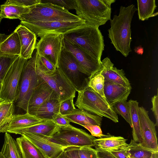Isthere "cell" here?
<instances>
[{"label": "cell", "mask_w": 158, "mask_h": 158, "mask_svg": "<svg viewBox=\"0 0 158 158\" xmlns=\"http://www.w3.org/2000/svg\"><path fill=\"white\" fill-rule=\"evenodd\" d=\"M152 107L151 110L153 113L156 119L155 126L158 125V92L157 90L156 95H154L152 98Z\"/></svg>", "instance_id": "obj_41"}, {"label": "cell", "mask_w": 158, "mask_h": 158, "mask_svg": "<svg viewBox=\"0 0 158 158\" xmlns=\"http://www.w3.org/2000/svg\"><path fill=\"white\" fill-rule=\"evenodd\" d=\"M135 52L138 55H142L143 52V48L141 46L135 47L134 49Z\"/></svg>", "instance_id": "obj_47"}, {"label": "cell", "mask_w": 158, "mask_h": 158, "mask_svg": "<svg viewBox=\"0 0 158 158\" xmlns=\"http://www.w3.org/2000/svg\"><path fill=\"white\" fill-rule=\"evenodd\" d=\"M63 116L70 123H76L83 127L90 125L101 127L102 120V117L79 108H76L68 114Z\"/></svg>", "instance_id": "obj_22"}, {"label": "cell", "mask_w": 158, "mask_h": 158, "mask_svg": "<svg viewBox=\"0 0 158 158\" xmlns=\"http://www.w3.org/2000/svg\"><path fill=\"white\" fill-rule=\"evenodd\" d=\"M22 158H48L28 139L23 136L16 139Z\"/></svg>", "instance_id": "obj_27"}, {"label": "cell", "mask_w": 158, "mask_h": 158, "mask_svg": "<svg viewBox=\"0 0 158 158\" xmlns=\"http://www.w3.org/2000/svg\"><path fill=\"white\" fill-rule=\"evenodd\" d=\"M42 3H48L62 7L69 10H76L77 3L76 0H41Z\"/></svg>", "instance_id": "obj_37"}, {"label": "cell", "mask_w": 158, "mask_h": 158, "mask_svg": "<svg viewBox=\"0 0 158 158\" xmlns=\"http://www.w3.org/2000/svg\"><path fill=\"white\" fill-rule=\"evenodd\" d=\"M0 158H5L0 152Z\"/></svg>", "instance_id": "obj_50"}, {"label": "cell", "mask_w": 158, "mask_h": 158, "mask_svg": "<svg viewBox=\"0 0 158 158\" xmlns=\"http://www.w3.org/2000/svg\"><path fill=\"white\" fill-rule=\"evenodd\" d=\"M29 7V11L23 15L20 19L21 24L54 21L83 20L64 8L50 3L41 2Z\"/></svg>", "instance_id": "obj_4"}, {"label": "cell", "mask_w": 158, "mask_h": 158, "mask_svg": "<svg viewBox=\"0 0 158 158\" xmlns=\"http://www.w3.org/2000/svg\"><path fill=\"white\" fill-rule=\"evenodd\" d=\"M139 114L143 142L140 143L144 148L158 152V144L155 124L150 118L148 111L139 107Z\"/></svg>", "instance_id": "obj_14"}, {"label": "cell", "mask_w": 158, "mask_h": 158, "mask_svg": "<svg viewBox=\"0 0 158 158\" xmlns=\"http://www.w3.org/2000/svg\"><path fill=\"white\" fill-rule=\"evenodd\" d=\"M41 2V0H7L4 3L29 7Z\"/></svg>", "instance_id": "obj_40"}, {"label": "cell", "mask_w": 158, "mask_h": 158, "mask_svg": "<svg viewBox=\"0 0 158 158\" xmlns=\"http://www.w3.org/2000/svg\"><path fill=\"white\" fill-rule=\"evenodd\" d=\"M151 158H158V152H153Z\"/></svg>", "instance_id": "obj_49"}, {"label": "cell", "mask_w": 158, "mask_h": 158, "mask_svg": "<svg viewBox=\"0 0 158 158\" xmlns=\"http://www.w3.org/2000/svg\"><path fill=\"white\" fill-rule=\"evenodd\" d=\"M75 108L73 99H69L60 103V113L62 115H64L68 114Z\"/></svg>", "instance_id": "obj_39"}, {"label": "cell", "mask_w": 158, "mask_h": 158, "mask_svg": "<svg viewBox=\"0 0 158 158\" xmlns=\"http://www.w3.org/2000/svg\"><path fill=\"white\" fill-rule=\"evenodd\" d=\"M127 147L131 158H151L155 152L144 148L133 139L131 140Z\"/></svg>", "instance_id": "obj_31"}, {"label": "cell", "mask_w": 158, "mask_h": 158, "mask_svg": "<svg viewBox=\"0 0 158 158\" xmlns=\"http://www.w3.org/2000/svg\"><path fill=\"white\" fill-rule=\"evenodd\" d=\"M21 45L18 34L14 30L6 35L0 33V55L6 56H20Z\"/></svg>", "instance_id": "obj_21"}, {"label": "cell", "mask_w": 158, "mask_h": 158, "mask_svg": "<svg viewBox=\"0 0 158 158\" xmlns=\"http://www.w3.org/2000/svg\"><path fill=\"white\" fill-rule=\"evenodd\" d=\"M38 77V83L31 97L28 107L27 112L33 115L46 101L52 99L59 100L57 95L48 84L40 77Z\"/></svg>", "instance_id": "obj_15"}, {"label": "cell", "mask_w": 158, "mask_h": 158, "mask_svg": "<svg viewBox=\"0 0 158 158\" xmlns=\"http://www.w3.org/2000/svg\"><path fill=\"white\" fill-rule=\"evenodd\" d=\"M60 104L58 99H50L41 106L34 115L43 120L52 121L60 113Z\"/></svg>", "instance_id": "obj_25"}, {"label": "cell", "mask_w": 158, "mask_h": 158, "mask_svg": "<svg viewBox=\"0 0 158 158\" xmlns=\"http://www.w3.org/2000/svg\"><path fill=\"white\" fill-rule=\"evenodd\" d=\"M36 70L46 74H52L56 69L55 65L49 60L38 54L36 59Z\"/></svg>", "instance_id": "obj_34"}, {"label": "cell", "mask_w": 158, "mask_h": 158, "mask_svg": "<svg viewBox=\"0 0 158 158\" xmlns=\"http://www.w3.org/2000/svg\"><path fill=\"white\" fill-rule=\"evenodd\" d=\"M137 1L138 15L139 20L144 21L158 15L154 14L157 6L155 0H138Z\"/></svg>", "instance_id": "obj_30"}, {"label": "cell", "mask_w": 158, "mask_h": 158, "mask_svg": "<svg viewBox=\"0 0 158 158\" xmlns=\"http://www.w3.org/2000/svg\"><path fill=\"white\" fill-rule=\"evenodd\" d=\"M42 121L28 112L24 114H14L9 123L0 129V132L7 133L8 131L28 127Z\"/></svg>", "instance_id": "obj_23"}, {"label": "cell", "mask_w": 158, "mask_h": 158, "mask_svg": "<svg viewBox=\"0 0 158 158\" xmlns=\"http://www.w3.org/2000/svg\"><path fill=\"white\" fill-rule=\"evenodd\" d=\"M88 78V86L106 101L104 94V77L97 71L89 76Z\"/></svg>", "instance_id": "obj_33"}, {"label": "cell", "mask_w": 158, "mask_h": 158, "mask_svg": "<svg viewBox=\"0 0 158 158\" xmlns=\"http://www.w3.org/2000/svg\"><path fill=\"white\" fill-rule=\"evenodd\" d=\"M78 93L74 105L78 108L106 118L115 123L118 122V115L113 107L91 88L88 86Z\"/></svg>", "instance_id": "obj_5"}, {"label": "cell", "mask_w": 158, "mask_h": 158, "mask_svg": "<svg viewBox=\"0 0 158 158\" xmlns=\"http://www.w3.org/2000/svg\"><path fill=\"white\" fill-rule=\"evenodd\" d=\"M29 10V7L4 3L0 6V15L2 19H20Z\"/></svg>", "instance_id": "obj_29"}, {"label": "cell", "mask_w": 158, "mask_h": 158, "mask_svg": "<svg viewBox=\"0 0 158 158\" xmlns=\"http://www.w3.org/2000/svg\"><path fill=\"white\" fill-rule=\"evenodd\" d=\"M102 61L101 68L98 72L105 80L117 83L125 87L131 88L129 80L126 77L124 70L114 66L109 58L106 57Z\"/></svg>", "instance_id": "obj_18"}, {"label": "cell", "mask_w": 158, "mask_h": 158, "mask_svg": "<svg viewBox=\"0 0 158 158\" xmlns=\"http://www.w3.org/2000/svg\"><path fill=\"white\" fill-rule=\"evenodd\" d=\"M131 89V88L105 80L104 95L107 102L112 107L119 102L127 101Z\"/></svg>", "instance_id": "obj_19"}, {"label": "cell", "mask_w": 158, "mask_h": 158, "mask_svg": "<svg viewBox=\"0 0 158 158\" xmlns=\"http://www.w3.org/2000/svg\"><path fill=\"white\" fill-rule=\"evenodd\" d=\"M27 60L19 56L9 69L2 81L0 102H16L19 94L22 73Z\"/></svg>", "instance_id": "obj_9"}, {"label": "cell", "mask_w": 158, "mask_h": 158, "mask_svg": "<svg viewBox=\"0 0 158 158\" xmlns=\"http://www.w3.org/2000/svg\"><path fill=\"white\" fill-rule=\"evenodd\" d=\"M87 129L91 133V135L99 138L102 137L103 134L100 127L97 125H90L83 127Z\"/></svg>", "instance_id": "obj_42"}, {"label": "cell", "mask_w": 158, "mask_h": 158, "mask_svg": "<svg viewBox=\"0 0 158 158\" xmlns=\"http://www.w3.org/2000/svg\"><path fill=\"white\" fill-rule=\"evenodd\" d=\"M77 152L80 158H98L97 150L91 147L78 148Z\"/></svg>", "instance_id": "obj_38"}, {"label": "cell", "mask_w": 158, "mask_h": 158, "mask_svg": "<svg viewBox=\"0 0 158 158\" xmlns=\"http://www.w3.org/2000/svg\"><path fill=\"white\" fill-rule=\"evenodd\" d=\"M114 111L117 114L121 115L132 127L130 108L128 102H119L113 106Z\"/></svg>", "instance_id": "obj_35"}, {"label": "cell", "mask_w": 158, "mask_h": 158, "mask_svg": "<svg viewBox=\"0 0 158 158\" xmlns=\"http://www.w3.org/2000/svg\"><path fill=\"white\" fill-rule=\"evenodd\" d=\"M63 46L74 57L83 73L88 77L100 69L101 60L93 57L64 38Z\"/></svg>", "instance_id": "obj_13"}, {"label": "cell", "mask_w": 158, "mask_h": 158, "mask_svg": "<svg viewBox=\"0 0 158 158\" xmlns=\"http://www.w3.org/2000/svg\"><path fill=\"white\" fill-rule=\"evenodd\" d=\"M96 150L98 158H117L110 152L102 150Z\"/></svg>", "instance_id": "obj_46"}, {"label": "cell", "mask_w": 158, "mask_h": 158, "mask_svg": "<svg viewBox=\"0 0 158 158\" xmlns=\"http://www.w3.org/2000/svg\"><path fill=\"white\" fill-rule=\"evenodd\" d=\"M83 20L78 21H54L45 22L26 23L22 25L25 26L36 35L41 37L50 33L63 34L82 24L85 23Z\"/></svg>", "instance_id": "obj_12"}, {"label": "cell", "mask_w": 158, "mask_h": 158, "mask_svg": "<svg viewBox=\"0 0 158 158\" xmlns=\"http://www.w3.org/2000/svg\"><path fill=\"white\" fill-rule=\"evenodd\" d=\"M128 102L130 108L133 140L137 143H142L143 140L139 114V102L136 100L131 99Z\"/></svg>", "instance_id": "obj_26"}, {"label": "cell", "mask_w": 158, "mask_h": 158, "mask_svg": "<svg viewBox=\"0 0 158 158\" xmlns=\"http://www.w3.org/2000/svg\"><path fill=\"white\" fill-rule=\"evenodd\" d=\"M5 158H22L16 141L7 133H5L4 141L0 152Z\"/></svg>", "instance_id": "obj_28"}, {"label": "cell", "mask_w": 158, "mask_h": 158, "mask_svg": "<svg viewBox=\"0 0 158 158\" xmlns=\"http://www.w3.org/2000/svg\"><path fill=\"white\" fill-rule=\"evenodd\" d=\"M77 147L68 148L65 150L69 158H80L77 152Z\"/></svg>", "instance_id": "obj_45"}, {"label": "cell", "mask_w": 158, "mask_h": 158, "mask_svg": "<svg viewBox=\"0 0 158 158\" xmlns=\"http://www.w3.org/2000/svg\"><path fill=\"white\" fill-rule=\"evenodd\" d=\"M15 110L14 102L3 101L0 105V129L10 122L14 115Z\"/></svg>", "instance_id": "obj_32"}, {"label": "cell", "mask_w": 158, "mask_h": 158, "mask_svg": "<svg viewBox=\"0 0 158 158\" xmlns=\"http://www.w3.org/2000/svg\"><path fill=\"white\" fill-rule=\"evenodd\" d=\"M37 52H35L31 58L28 60L23 67L21 74L18 97L16 106L27 112L29 101L38 83L36 71V62Z\"/></svg>", "instance_id": "obj_6"}, {"label": "cell", "mask_w": 158, "mask_h": 158, "mask_svg": "<svg viewBox=\"0 0 158 158\" xmlns=\"http://www.w3.org/2000/svg\"><path fill=\"white\" fill-rule=\"evenodd\" d=\"M64 39L101 60L105 44L99 27L85 23L63 34Z\"/></svg>", "instance_id": "obj_2"}, {"label": "cell", "mask_w": 158, "mask_h": 158, "mask_svg": "<svg viewBox=\"0 0 158 158\" xmlns=\"http://www.w3.org/2000/svg\"><path fill=\"white\" fill-rule=\"evenodd\" d=\"M52 121L60 127H67L70 125L69 122L60 113Z\"/></svg>", "instance_id": "obj_43"}, {"label": "cell", "mask_w": 158, "mask_h": 158, "mask_svg": "<svg viewBox=\"0 0 158 158\" xmlns=\"http://www.w3.org/2000/svg\"><path fill=\"white\" fill-rule=\"evenodd\" d=\"M21 135L30 141L48 158H56L67 148L42 135L33 133H24Z\"/></svg>", "instance_id": "obj_16"}, {"label": "cell", "mask_w": 158, "mask_h": 158, "mask_svg": "<svg viewBox=\"0 0 158 158\" xmlns=\"http://www.w3.org/2000/svg\"><path fill=\"white\" fill-rule=\"evenodd\" d=\"M62 33H50L40 37L35 49L38 54L45 57L57 68L58 57L63 46Z\"/></svg>", "instance_id": "obj_10"}, {"label": "cell", "mask_w": 158, "mask_h": 158, "mask_svg": "<svg viewBox=\"0 0 158 158\" xmlns=\"http://www.w3.org/2000/svg\"><path fill=\"white\" fill-rule=\"evenodd\" d=\"M52 142L66 148L95 147L96 139L84 130L71 125L67 127L59 126L57 131L50 138Z\"/></svg>", "instance_id": "obj_8"}, {"label": "cell", "mask_w": 158, "mask_h": 158, "mask_svg": "<svg viewBox=\"0 0 158 158\" xmlns=\"http://www.w3.org/2000/svg\"><path fill=\"white\" fill-rule=\"evenodd\" d=\"M2 19V18L0 15V23H1V21Z\"/></svg>", "instance_id": "obj_52"}, {"label": "cell", "mask_w": 158, "mask_h": 158, "mask_svg": "<svg viewBox=\"0 0 158 158\" xmlns=\"http://www.w3.org/2000/svg\"></svg>", "instance_id": "obj_53"}, {"label": "cell", "mask_w": 158, "mask_h": 158, "mask_svg": "<svg viewBox=\"0 0 158 158\" xmlns=\"http://www.w3.org/2000/svg\"><path fill=\"white\" fill-rule=\"evenodd\" d=\"M136 11L137 8L133 4L127 7L121 6L118 15H114L113 19L110 20L108 37L116 50L125 57L132 51L131 24Z\"/></svg>", "instance_id": "obj_1"}, {"label": "cell", "mask_w": 158, "mask_h": 158, "mask_svg": "<svg viewBox=\"0 0 158 158\" xmlns=\"http://www.w3.org/2000/svg\"><path fill=\"white\" fill-rule=\"evenodd\" d=\"M57 68L76 91H81L88 86L89 77L83 73L74 57L63 46L58 57Z\"/></svg>", "instance_id": "obj_7"}, {"label": "cell", "mask_w": 158, "mask_h": 158, "mask_svg": "<svg viewBox=\"0 0 158 158\" xmlns=\"http://www.w3.org/2000/svg\"><path fill=\"white\" fill-rule=\"evenodd\" d=\"M56 158H69L65 150L62 151L58 156Z\"/></svg>", "instance_id": "obj_48"}, {"label": "cell", "mask_w": 158, "mask_h": 158, "mask_svg": "<svg viewBox=\"0 0 158 158\" xmlns=\"http://www.w3.org/2000/svg\"><path fill=\"white\" fill-rule=\"evenodd\" d=\"M110 152L117 158H131L127 147Z\"/></svg>", "instance_id": "obj_44"}, {"label": "cell", "mask_w": 158, "mask_h": 158, "mask_svg": "<svg viewBox=\"0 0 158 158\" xmlns=\"http://www.w3.org/2000/svg\"><path fill=\"white\" fill-rule=\"evenodd\" d=\"M38 77L45 81L57 95L61 103L75 97L76 91L57 68L51 74H46L36 69Z\"/></svg>", "instance_id": "obj_11"}, {"label": "cell", "mask_w": 158, "mask_h": 158, "mask_svg": "<svg viewBox=\"0 0 158 158\" xmlns=\"http://www.w3.org/2000/svg\"><path fill=\"white\" fill-rule=\"evenodd\" d=\"M58 128L59 126L52 121L43 120L33 125L8 131L7 133L20 135L24 133H33L50 138L57 131Z\"/></svg>", "instance_id": "obj_20"}, {"label": "cell", "mask_w": 158, "mask_h": 158, "mask_svg": "<svg viewBox=\"0 0 158 158\" xmlns=\"http://www.w3.org/2000/svg\"><path fill=\"white\" fill-rule=\"evenodd\" d=\"M19 56L10 57L0 55V82L2 81L10 67Z\"/></svg>", "instance_id": "obj_36"}, {"label": "cell", "mask_w": 158, "mask_h": 158, "mask_svg": "<svg viewBox=\"0 0 158 158\" xmlns=\"http://www.w3.org/2000/svg\"><path fill=\"white\" fill-rule=\"evenodd\" d=\"M19 36L21 45L20 56L28 60L31 58L37 44V37L32 31L22 24L18 25L15 30Z\"/></svg>", "instance_id": "obj_17"}, {"label": "cell", "mask_w": 158, "mask_h": 158, "mask_svg": "<svg viewBox=\"0 0 158 158\" xmlns=\"http://www.w3.org/2000/svg\"><path fill=\"white\" fill-rule=\"evenodd\" d=\"M127 140L121 136L104 135L95 140V149L109 152L120 149L127 146Z\"/></svg>", "instance_id": "obj_24"}, {"label": "cell", "mask_w": 158, "mask_h": 158, "mask_svg": "<svg viewBox=\"0 0 158 158\" xmlns=\"http://www.w3.org/2000/svg\"><path fill=\"white\" fill-rule=\"evenodd\" d=\"M115 0H76V13L85 23L99 26L111 19V4Z\"/></svg>", "instance_id": "obj_3"}, {"label": "cell", "mask_w": 158, "mask_h": 158, "mask_svg": "<svg viewBox=\"0 0 158 158\" xmlns=\"http://www.w3.org/2000/svg\"><path fill=\"white\" fill-rule=\"evenodd\" d=\"M2 81L0 82V94L1 87H2Z\"/></svg>", "instance_id": "obj_51"}]
</instances>
